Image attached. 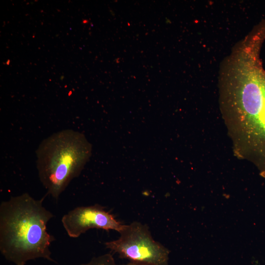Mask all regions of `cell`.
<instances>
[{"instance_id":"1","label":"cell","mask_w":265,"mask_h":265,"mask_svg":"<svg viewBox=\"0 0 265 265\" xmlns=\"http://www.w3.org/2000/svg\"><path fill=\"white\" fill-rule=\"evenodd\" d=\"M43 200L24 193L0 205V252L16 265L39 258L54 262L50 247L55 238L47 230L54 215Z\"/></svg>"},{"instance_id":"2","label":"cell","mask_w":265,"mask_h":265,"mask_svg":"<svg viewBox=\"0 0 265 265\" xmlns=\"http://www.w3.org/2000/svg\"><path fill=\"white\" fill-rule=\"evenodd\" d=\"M92 149L83 133L72 129L54 132L41 141L36 151L38 175L47 193L55 200L80 175Z\"/></svg>"},{"instance_id":"3","label":"cell","mask_w":265,"mask_h":265,"mask_svg":"<svg viewBox=\"0 0 265 265\" xmlns=\"http://www.w3.org/2000/svg\"><path fill=\"white\" fill-rule=\"evenodd\" d=\"M115 240L105 242L106 247L139 265H167L169 251L155 240L148 226L137 221L125 225Z\"/></svg>"},{"instance_id":"4","label":"cell","mask_w":265,"mask_h":265,"mask_svg":"<svg viewBox=\"0 0 265 265\" xmlns=\"http://www.w3.org/2000/svg\"><path fill=\"white\" fill-rule=\"evenodd\" d=\"M61 223L67 235L72 238H77L94 228L119 233L125 225L99 204L77 207L62 216Z\"/></svg>"},{"instance_id":"5","label":"cell","mask_w":265,"mask_h":265,"mask_svg":"<svg viewBox=\"0 0 265 265\" xmlns=\"http://www.w3.org/2000/svg\"><path fill=\"white\" fill-rule=\"evenodd\" d=\"M80 265H139L132 263L126 264H118L116 263L112 255L107 253L97 257H95L88 262Z\"/></svg>"}]
</instances>
